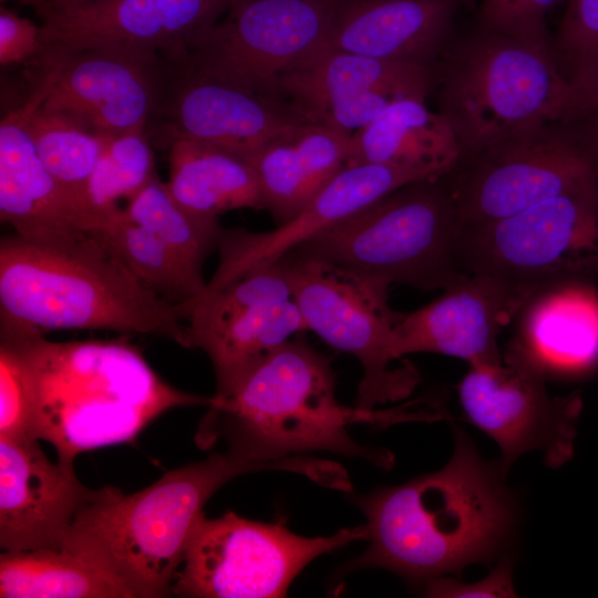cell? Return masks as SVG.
Here are the masks:
<instances>
[{
	"instance_id": "30",
	"label": "cell",
	"mask_w": 598,
	"mask_h": 598,
	"mask_svg": "<svg viewBox=\"0 0 598 598\" xmlns=\"http://www.w3.org/2000/svg\"><path fill=\"white\" fill-rule=\"evenodd\" d=\"M96 236L147 289L166 301L184 306L206 288L204 276L187 268L153 234L134 223L122 209Z\"/></svg>"
},
{
	"instance_id": "10",
	"label": "cell",
	"mask_w": 598,
	"mask_h": 598,
	"mask_svg": "<svg viewBox=\"0 0 598 598\" xmlns=\"http://www.w3.org/2000/svg\"><path fill=\"white\" fill-rule=\"evenodd\" d=\"M282 258L308 330L360 362L357 406L374 410L408 398L420 375L409 362L392 365V331L401 313L389 305L390 285L297 251Z\"/></svg>"
},
{
	"instance_id": "14",
	"label": "cell",
	"mask_w": 598,
	"mask_h": 598,
	"mask_svg": "<svg viewBox=\"0 0 598 598\" xmlns=\"http://www.w3.org/2000/svg\"><path fill=\"white\" fill-rule=\"evenodd\" d=\"M545 382L539 370L505 354L501 363L470 365L458 385L465 415L497 443L505 474L527 452L542 453L553 468L573 456L581 396H550Z\"/></svg>"
},
{
	"instance_id": "34",
	"label": "cell",
	"mask_w": 598,
	"mask_h": 598,
	"mask_svg": "<svg viewBox=\"0 0 598 598\" xmlns=\"http://www.w3.org/2000/svg\"><path fill=\"white\" fill-rule=\"evenodd\" d=\"M0 439L32 437L31 385L18 349L6 339L0 343Z\"/></svg>"
},
{
	"instance_id": "4",
	"label": "cell",
	"mask_w": 598,
	"mask_h": 598,
	"mask_svg": "<svg viewBox=\"0 0 598 598\" xmlns=\"http://www.w3.org/2000/svg\"><path fill=\"white\" fill-rule=\"evenodd\" d=\"M0 322L7 332L152 334L187 349L182 307L144 287L91 233L62 244L2 237Z\"/></svg>"
},
{
	"instance_id": "2",
	"label": "cell",
	"mask_w": 598,
	"mask_h": 598,
	"mask_svg": "<svg viewBox=\"0 0 598 598\" xmlns=\"http://www.w3.org/2000/svg\"><path fill=\"white\" fill-rule=\"evenodd\" d=\"M1 338L18 349L28 370L32 437L51 443L61 463L132 442L168 410L210 403L212 396L164 381L125 334L51 341L33 332L1 331Z\"/></svg>"
},
{
	"instance_id": "11",
	"label": "cell",
	"mask_w": 598,
	"mask_h": 598,
	"mask_svg": "<svg viewBox=\"0 0 598 598\" xmlns=\"http://www.w3.org/2000/svg\"><path fill=\"white\" fill-rule=\"evenodd\" d=\"M367 536L365 525L328 537H303L281 524L250 520L233 512L217 518L203 515L172 592L183 598L285 597L313 559Z\"/></svg>"
},
{
	"instance_id": "5",
	"label": "cell",
	"mask_w": 598,
	"mask_h": 598,
	"mask_svg": "<svg viewBox=\"0 0 598 598\" xmlns=\"http://www.w3.org/2000/svg\"><path fill=\"white\" fill-rule=\"evenodd\" d=\"M266 470L311 477L316 463L307 456L262 461L226 450L169 470L128 495L111 486L78 516L64 548L102 565L135 598L169 597L207 501L227 482Z\"/></svg>"
},
{
	"instance_id": "32",
	"label": "cell",
	"mask_w": 598,
	"mask_h": 598,
	"mask_svg": "<svg viewBox=\"0 0 598 598\" xmlns=\"http://www.w3.org/2000/svg\"><path fill=\"white\" fill-rule=\"evenodd\" d=\"M136 224L161 240L187 268L204 276L207 256L218 247V218L192 214L178 205L157 175L123 208Z\"/></svg>"
},
{
	"instance_id": "27",
	"label": "cell",
	"mask_w": 598,
	"mask_h": 598,
	"mask_svg": "<svg viewBox=\"0 0 598 598\" xmlns=\"http://www.w3.org/2000/svg\"><path fill=\"white\" fill-rule=\"evenodd\" d=\"M433 82L434 66L326 48L285 73L278 85L308 113L327 101L373 89H403L427 97Z\"/></svg>"
},
{
	"instance_id": "41",
	"label": "cell",
	"mask_w": 598,
	"mask_h": 598,
	"mask_svg": "<svg viewBox=\"0 0 598 598\" xmlns=\"http://www.w3.org/2000/svg\"><path fill=\"white\" fill-rule=\"evenodd\" d=\"M3 4L7 1H17L19 3H22L24 6L31 7L37 14L39 16L43 10V2L42 0H0Z\"/></svg>"
},
{
	"instance_id": "21",
	"label": "cell",
	"mask_w": 598,
	"mask_h": 598,
	"mask_svg": "<svg viewBox=\"0 0 598 598\" xmlns=\"http://www.w3.org/2000/svg\"><path fill=\"white\" fill-rule=\"evenodd\" d=\"M472 1L341 0L326 48L434 66Z\"/></svg>"
},
{
	"instance_id": "39",
	"label": "cell",
	"mask_w": 598,
	"mask_h": 598,
	"mask_svg": "<svg viewBox=\"0 0 598 598\" xmlns=\"http://www.w3.org/2000/svg\"><path fill=\"white\" fill-rule=\"evenodd\" d=\"M569 78L585 114L598 118V54L574 70Z\"/></svg>"
},
{
	"instance_id": "6",
	"label": "cell",
	"mask_w": 598,
	"mask_h": 598,
	"mask_svg": "<svg viewBox=\"0 0 598 598\" xmlns=\"http://www.w3.org/2000/svg\"><path fill=\"white\" fill-rule=\"evenodd\" d=\"M433 91L460 142L461 162L528 127L590 117L551 44L477 27L453 35L434 65Z\"/></svg>"
},
{
	"instance_id": "38",
	"label": "cell",
	"mask_w": 598,
	"mask_h": 598,
	"mask_svg": "<svg viewBox=\"0 0 598 598\" xmlns=\"http://www.w3.org/2000/svg\"><path fill=\"white\" fill-rule=\"evenodd\" d=\"M42 49L40 25L0 7V63L34 61Z\"/></svg>"
},
{
	"instance_id": "29",
	"label": "cell",
	"mask_w": 598,
	"mask_h": 598,
	"mask_svg": "<svg viewBox=\"0 0 598 598\" xmlns=\"http://www.w3.org/2000/svg\"><path fill=\"white\" fill-rule=\"evenodd\" d=\"M1 598H135L99 563L69 549L3 550Z\"/></svg>"
},
{
	"instance_id": "20",
	"label": "cell",
	"mask_w": 598,
	"mask_h": 598,
	"mask_svg": "<svg viewBox=\"0 0 598 598\" xmlns=\"http://www.w3.org/2000/svg\"><path fill=\"white\" fill-rule=\"evenodd\" d=\"M519 310L513 295L496 280L466 276L431 303L400 315L392 331V353L396 360L431 352L470 365L501 363L498 336Z\"/></svg>"
},
{
	"instance_id": "19",
	"label": "cell",
	"mask_w": 598,
	"mask_h": 598,
	"mask_svg": "<svg viewBox=\"0 0 598 598\" xmlns=\"http://www.w3.org/2000/svg\"><path fill=\"white\" fill-rule=\"evenodd\" d=\"M416 171L380 164L342 168L292 219L270 231L223 229L219 265L203 292L215 291L247 271L274 262L328 227L386 194L420 179ZM202 292V293H203Z\"/></svg>"
},
{
	"instance_id": "24",
	"label": "cell",
	"mask_w": 598,
	"mask_h": 598,
	"mask_svg": "<svg viewBox=\"0 0 598 598\" xmlns=\"http://www.w3.org/2000/svg\"><path fill=\"white\" fill-rule=\"evenodd\" d=\"M350 134L309 121L279 135L251 159L277 225L297 216L347 166Z\"/></svg>"
},
{
	"instance_id": "36",
	"label": "cell",
	"mask_w": 598,
	"mask_h": 598,
	"mask_svg": "<svg viewBox=\"0 0 598 598\" xmlns=\"http://www.w3.org/2000/svg\"><path fill=\"white\" fill-rule=\"evenodd\" d=\"M409 95L425 97L403 89H373L318 104L308 110V114L319 123L352 135L392 102Z\"/></svg>"
},
{
	"instance_id": "22",
	"label": "cell",
	"mask_w": 598,
	"mask_h": 598,
	"mask_svg": "<svg viewBox=\"0 0 598 598\" xmlns=\"http://www.w3.org/2000/svg\"><path fill=\"white\" fill-rule=\"evenodd\" d=\"M32 100L0 123V218L20 238L62 244L89 233L86 218L41 162L27 131Z\"/></svg>"
},
{
	"instance_id": "16",
	"label": "cell",
	"mask_w": 598,
	"mask_h": 598,
	"mask_svg": "<svg viewBox=\"0 0 598 598\" xmlns=\"http://www.w3.org/2000/svg\"><path fill=\"white\" fill-rule=\"evenodd\" d=\"M35 63L48 75L42 106L76 116L109 136L146 131L166 69L157 52L124 45L42 51Z\"/></svg>"
},
{
	"instance_id": "25",
	"label": "cell",
	"mask_w": 598,
	"mask_h": 598,
	"mask_svg": "<svg viewBox=\"0 0 598 598\" xmlns=\"http://www.w3.org/2000/svg\"><path fill=\"white\" fill-rule=\"evenodd\" d=\"M461 158L460 142L447 120L430 110L425 97L409 95L351 135L347 166L380 164L441 177Z\"/></svg>"
},
{
	"instance_id": "12",
	"label": "cell",
	"mask_w": 598,
	"mask_h": 598,
	"mask_svg": "<svg viewBox=\"0 0 598 598\" xmlns=\"http://www.w3.org/2000/svg\"><path fill=\"white\" fill-rule=\"evenodd\" d=\"M156 111L146 126L153 146L195 140L251 162L269 142L315 121L280 91L254 86L189 58L166 60Z\"/></svg>"
},
{
	"instance_id": "40",
	"label": "cell",
	"mask_w": 598,
	"mask_h": 598,
	"mask_svg": "<svg viewBox=\"0 0 598 598\" xmlns=\"http://www.w3.org/2000/svg\"><path fill=\"white\" fill-rule=\"evenodd\" d=\"M100 1L105 0H42L43 10L39 18L42 19L51 13L71 11Z\"/></svg>"
},
{
	"instance_id": "8",
	"label": "cell",
	"mask_w": 598,
	"mask_h": 598,
	"mask_svg": "<svg viewBox=\"0 0 598 598\" xmlns=\"http://www.w3.org/2000/svg\"><path fill=\"white\" fill-rule=\"evenodd\" d=\"M463 274L505 287L520 308L536 292L598 279V182L496 221L461 228Z\"/></svg>"
},
{
	"instance_id": "42",
	"label": "cell",
	"mask_w": 598,
	"mask_h": 598,
	"mask_svg": "<svg viewBox=\"0 0 598 598\" xmlns=\"http://www.w3.org/2000/svg\"><path fill=\"white\" fill-rule=\"evenodd\" d=\"M597 147H598V134H597Z\"/></svg>"
},
{
	"instance_id": "13",
	"label": "cell",
	"mask_w": 598,
	"mask_h": 598,
	"mask_svg": "<svg viewBox=\"0 0 598 598\" xmlns=\"http://www.w3.org/2000/svg\"><path fill=\"white\" fill-rule=\"evenodd\" d=\"M182 307L187 349L209 358L218 396L231 392L272 349L308 330L281 258Z\"/></svg>"
},
{
	"instance_id": "37",
	"label": "cell",
	"mask_w": 598,
	"mask_h": 598,
	"mask_svg": "<svg viewBox=\"0 0 598 598\" xmlns=\"http://www.w3.org/2000/svg\"><path fill=\"white\" fill-rule=\"evenodd\" d=\"M430 597H514L513 565L501 558L483 579L465 584L458 579L441 576L424 584Z\"/></svg>"
},
{
	"instance_id": "7",
	"label": "cell",
	"mask_w": 598,
	"mask_h": 598,
	"mask_svg": "<svg viewBox=\"0 0 598 598\" xmlns=\"http://www.w3.org/2000/svg\"><path fill=\"white\" fill-rule=\"evenodd\" d=\"M460 230L444 175L406 184L291 251L379 278L390 286L444 290L467 276L457 260Z\"/></svg>"
},
{
	"instance_id": "26",
	"label": "cell",
	"mask_w": 598,
	"mask_h": 598,
	"mask_svg": "<svg viewBox=\"0 0 598 598\" xmlns=\"http://www.w3.org/2000/svg\"><path fill=\"white\" fill-rule=\"evenodd\" d=\"M168 152L165 184L187 212L218 218L241 208L264 209L259 178L249 159L195 140H178Z\"/></svg>"
},
{
	"instance_id": "23",
	"label": "cell",
	"mask_w": 598,
	"mask_h": 598,
	"mask_svg": "<svg viewBox=\"0 0 598 598\" xmlns=\"http://www.w3.org/2000/svg\"><path fill=\"white\" fill-rule=\"evenodd\" d=\"M505 354L546 375L575 377L598 368V288L570 281L533 295L515 317Z\"/></svg>"
},
{
	"instance_id": "18",
	"label": "cell",
	"mask_w": 598,
	"mask_h": 598,
	"mask_svg": "<svg viewBox=\"0 0 598 598\" xmlns=\"http://www.w3.org/2000/svg\"><path fill=\"white\" fill-rule=\"evenodd\" d=\"M35 439H0V547L63 549L78 516L111 486L93 489L74 464L51 462Z\"/></svg>"
},
{
	"instance_id": "3",
	"label": "cell",
	"mask_w": 598,
	"mask_h": 598,
	"mask_svg": "<svg viewBox=\"0 0 598 598\" xmlns=\"http://www.w3.org/2000/svg\"><path fill=\"white\" fill-rule=\"evenodd\" d=\"M437 415L339 403L330 359L296 338L268 352L231 392L212 396L195 442L209 448L224 441L227 451L262 461H288L323 451L386 468L393 463L392 455L359 444L349 426L434 420Z\"/></svg>"
},
{
	"instance_id": "17",
	"label": "cell",
	"mask_w": 598,
	"mask_h": 598,
	"mask_svg": "<svg viewBox=\"0 0 598 598\" xmlns=\"http://www.w3.org/2000/svg\"><path fill=\"white\" fill-rule=\"evenodd\" d=\"M233 0H105L40 19L42 49L124 45L173 61L186 55ZM40 51V52H41Z\"/></svg>"
},
{
	"instance_id": "28",
	"label": "cell",
	"mask_w": 598,
	"mask_h": 598,
	"mask_svg": "<svg viewBox=\"0 0 598 598\" xmlns=\"http://www.w3.org/2000/svg\"><path fill=\"white\" fill-rule=\"evenodd\" d=\"M33 75L27 131L45 168L84 214L90 231L91 223L85 208L86 188L111 136L76 116L42 106L48 75L41 69H35Z\"/></svg>"
},
{
	"instance_id": "1",
	"label": "cell",
	"mask_w": 598,
	"mask_h": 598,
	"mask_svg": "<svg viewBox=\"0 0 598 598\" xmlns=\"http://www.w3.org/2000/svg\"><path fill=\"white\" fill-rule=\"evenodd\" d=\"M444 467L358 497L369 546L347 570L384 568L412 582L489 564L511 539L516 507L499 462H486L462 429Z\"/></svg>"
},
{
	"instance_id": "15",
	"label": "cell",
	"mask_w": 598,
	"mask_h": 598,
	"mask_svg": "<svg viewBox=\"0 0 598 598\" xmlns=\"http://www.w3.org/2000/svg\"><path fill=\"white\" fill-rule=\"evenodd\" d=\"M340 2L233 0L188 55L254 86L282 92L279 79L326 48Z\"/></svg>"
},
{
	"instance_id": "31",
	"label": "cell",
	"mask_w": 598,
	"mask_h": 598,
	"mask_svg": "<svg viewBox=\"0 0 598 598\" xmlns=\"http://www.w3.org/2000/svg\"><path fill=\"white\" fill-rule=\"evenodd\" d=\"M152 147L145 128L110 137L86 188L90 231L115 217L157 176Z\"/></svg>"
},
{
	"instance_id": "35",
	"label": "cell",
	"mask_w": 598,
	"mask_h": 598,
	"mask_svg": "<svg viewBox=\"0 0 598 598\" xmlns=\"http://www.w3.org/2000/svg\"><path fill=\"white\" fill-rule=\"evenodd\" d=\"M553 50L569 74L598 54V0H565Z\"/></svg>"
},
{
	"instance_id": "9",
	"label": "cell",
	"mask_w": 598,
	"mask_h": 598,
	"mask_svg": "<svg viewBox=\"0 0 598 598\" xmlns=\"http://www.w3.org/2000/svg\"><path fill=\"white\" fill-rule=\"evenodd\" d=\"M598 118L545 122L512 134L445 175L461 228L506 218L598 182Z\"/></svg>"
},
{
	"instance_id": "33",
	"label": "cell",
	"mask_w": 598,
	"mask_h": 598,
	"mask_svg": "<svg viewBox=\"0 0 598 598\" xmlns=\"http://www.w3.org/2000/svg\"><path fill=\"white\" fill-rule=\"evenodd\" d=\"M476 27L523 41L551 44L548 18L565 0H474Z\"/></svg>"
}]
</instances>
